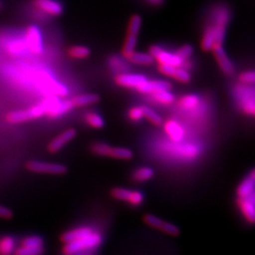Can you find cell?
Masks as SVG:
<instances>
[{"mask_svg": "<svg viewBox=\"0 0 255 255\" xmlns=\"http://www.w3.org/2000/svg\"><path fill=\"white\" fill-rule=\"evenodd\" d=\"M111 147L112 146L108 145V144H106V143H95L91 146V149L95 154L109 157Z\"/></svg>", "mask_w": 255, "mask_h": 255, "instance_id": "d590c367", "label": "cell"}, {"mask_svg": "<svg viewBox=\"0 0 255 255\" xmlns=\"http://www.w3.org/2000/svg\"><path fill=\"white\" fill-rule=\"evenodd\" d=\"M255 193L245 198H238V204L242 214L250 223H255Z\"/></svg>", "mask_w": 255, "mask_h": 255, "instance_id": "5bb4252c", "label": "cell"}, {"mask_svg": "<svg viewBox=\"0 0 255 255\" xmlns=\"http://www.w3.org/2000/svg\"><path fill=\"white\" fill-rule=\"evenodd\" d=\"M128 61H130L133 64L139 65H149L153 64L154 58L149 53H143V52H133L128 58Z\"/></svg>", "mask_w": 255, "mask_h": 255, "instance_id": "44dd1931", "label": "cell"}, {"mask_svg": "<svg viewBox=\"0 0 255 255\" xmlns=\"http://www.w3.org/2000/svg\"><path fill=\"white\" fill-rule=\"evenodd\" d=\"M143 201H144L143 193H141L140 191H132L128 203H130L132 206H139L143 203Z\"/></svg>", "mask_w": 255, "mask_h": 255, "instance_id": "60d3db41", "label": "cell"}, {"mask_svg": "<svg viewBox=\"0 0 255 255\" xmlns=\"http://www.w3.org/2000/svg\"><path fill=\"white\" fill-rule=\"evenodd\" d=\"M200 102H201V99H200L199 96H197V95H186V96L182 97L181 101L179 102V104H180V106L182 107V109L192 110L198 107Z\"/></svg>", "mask_w": 255, "mask_h": 255, "instance_id": "603a6c76", "label": "cell"}, {"mask_svg": "<svg viewBox=\"0 0 255 255\" xmlns=\"http://www.w3.org/2000/svg\"><path fill=\"white\" fill-rule=\"evenodd\" d=\"M45 247L29 248V247L17 246L13 255H44Z\"/></svg>", "mask_w": 255, "mask_h": 255, "instance_id": "f1b7e54d", "label": "cell"}, {"mask_svg": "<svg viewBox=\"0 0 255 255\" xmlns=\"http://www.w3.org/2000/svg\"><path fill=\"white\" fill-rule=\"evenodd\" d=\"M109 157L119 160H130L133 157L132 151L127 147L112 146Z\"/></svg>", "mask_w": 255, "mask_h": 255, "instance_id": "7402d4cb", "label": "cell"}, {"mask_svg": "<svg viewBox=\"0 0 255 255\" xmlns=\"http://www.w3.org/2000/svg\"><path fill=\"white\" fill-rule=\"evenodd\" d=\"M13 217L12 211L3 205H0V219H10Z\"/></svg>", "mask_w": 255, "mask_h": 255, "instance_id": "7bdbcfd3", "label": "cell"}, {"mask_svg": "<svg viewBox=\"0 0 255 255\" xmlns=\"http://www.w3.org/2000/svg\"><path fill=\"white\" fill-rule=\"evenodd\" d=\"M77 135V130L70 128L61 132L58 136L55 137L53 140H51L47 146V149L51 153H56L59 150H61L67 143H69L71 140Z\"/></svg>", "mask_w": 255, "mask_h": 255, "instance_id": "9c48e42d", "label": "cell"}, {"mask_svg": "<svg viewBox=\"0 0 255 255\" xmlns=\"http://www.w3.org/2000/svg\"><path fill=\"white\" fill-rule=\"evenodd\" d=\"M164 129H165L166 133L171 137V139L176 142L181 141L184 135V131H183L182 126L173 120L172 121L170 120L165 124Z\"/></svg>", "mask_w": 255, "mask_h": 255, "instance_id": "ffe728a7", "label": "cell"}, {"mask_svg": "<svg viewBox=\"0 0 255 255\" xmlns=\"http://www.w3.org/2000/svg\"><path fill=\"white\" fill-rule=\"evenodd\" d=\"M175 53L184 61L191 57L193 54V47L190 45H183L180 48H178V50Z\"/></svg>", "mask_w": 255, "mask_h": 255, "instance_id": "74e56055", "label": "cell"}, {"mask_svg": "<svg viewBox=\"0 0 255 255\" xmlns=\"http://www.w3.org/2000/svg\"><path fill=\"white\" fill-rule=\"evenodd\" d=\"M144 221L146 225H148L152 228L158 229L169 236L177 237L180 234V229L178 228L175 224L163 221L162 219L156 217L154 215L147 214L144 217Z\"/></svg>", "mask_w": 255, "mask_h": 255, "instance_id": "52a82bcc", "label": "cell"}, {"mask_svg": "<svg viewBox=\"0 0 255 255\" xmlns=\"http://www.w3.org/2000/svg\"><path fill=\"white\" fill-rule=\"evenodd\" d=\"M142 25V19L139 15H133L128 23V34L130 35H138L140 28Z\"/></svg>", "mask_w": 255, "mask_h": 255, "instance_id": "836d02e7", "label": "cell"}, {"mask_svg": "<svg viewBox=\"0 0 255 255\" xmlns=\"http://www.w3.org/2000/svg\"><path fill=\"white\" fill-rule=\"evenodd\" d=\"M255 81V74L254 71H245L240 74L239 76V82L243 84H254Z\"/></svg>", "mask_w": 255, "mask_h": 255, "instance_id": "ab89813d", "label": "cell"}, {"mask_svg": "<svg viewBox=\"0 0 255 255\" xmlns=\"http://www.w3.org/2000/svg\"><path fill=\"white\" fill-rule=\"evenodd\" d=\"M235 96L238 104L247 115H255V90L247 84L240 83L235 88Z\"/></svg>", "mask_w": 255, "mask_h": 255, "instance_id": "3957f363", "label": "cell"}, {"mask_svg": "<svg viewBox=\"0 0 255 255\" xmlns=\"http://www.w3.org/2000/svg\"><path fill=\"white\" fill-rule=\"evenodd\" d=\"M143 112H144V118H146L154 125H161L163 123L162 118L153 110L148 107H143Z\"/></svg>", "mask_w": 255, "mask_h": 255, "instance_id": "8d00e7d4", "label": "cell"}, {"mask_svg": "<svg viewBox=\"0 0 255 255\" xmlns=\"http://www.w3.org/2000/svg\"><path fill=\"white\" fill-rule=\"evenodd\" d=\"M151 97L154 101L164 105H169L175 101V96L169 91L157 92L151 94Z\"/></svg>", "mask_w": 255, "mask_h": 255, "instance_id": "484cf974", "label": "cell"}, {"mask_svg": "<svg viewBox=\"0 0 255 255\" xmlns=\"http://www.w3.org/2000/svg\"><path fill=\"white\" fill-rule=\"evenodd\" d=\"M85 121L89 126H91L94 128H101L105 125L103 119L97 113H88L85 116Z\"/></svg>", "mask_w": 255, "mask_h": 255, "instance_id": "4dcf8cb0", "label": "cell"}, {"mask_svg": "<svg viewBox=\"0 0 255 255\" xmlns=\"http://www.w3.org/2000/svg\"><path fill=\"white\" fill-rule=\"evenodd\" d=\"M214 51L215 58L219 64L220 69L222 70V72L228 76H232L235 73V66L233 63L231 62L230 58L228 57L227 53L225 52L224 48L222 45H215L212 49Z\"/></svg>", "mask_w": 255, "mask_h": 255, "instance_id": "30bf717a", "label": "cell"}, {"mask_svg": "<svg viewBox=\"0 0 255 255\" xmlns=\"http://www.w3.org/2000/svg\"><path fill=\"white\" fill-rule=\"evenodd\" d=\"M37 9L51 16H59L63 13L64 7L57 0H33Z\"/></svg>", "mask_w": 255, "mask_h": 255, "instance_id": "4fadbf2b", "label": "cell"}, {"mask_svg": "<svg viewBox=\"0 0 255 255\" xmlns=\"http://www.w3.org/2000/svg\"><path fill=\"white\" fill-rule=\"evenodd\" d=\"M154 176V171L151 167H140L136 169L133 173V180L138 182H146L150 179H152Z\"/></svg>", "mask_w": 255, "mask_h": 255, "instance_id": "cb8c5ba5", "label": "cell"}, {"mask_svg": "<svg viewBox=\"0 0 255 255\" xmlns=\"http://www.w3.org/2000/svg\"><path fill=\"white\" fill-rule=\"evenodd\" d=\"M149 54L154 58V60H156L159 64H167L175 67H181L183 63L182 58H180L176 53L164 50L161 46H151L149 48Z\"/></svg>", "mask_w": 255, "mask_h": 255, "instance_id": "8992f818", "label": "cell"}, {"mask_svg": "<svg viewBox=\"0 0 255 255\" xmlns=\"http://www.w3.org/2000/svg\"><path fill=\"white\" fill-rule=\"evenodd\" d=\"M102 242V237L98 233H92L87 237H82L70 243L64 244V254L65 255H73L82 251L91 250L100 246Z\"/></svg>", "mask_w": 255, "mask_h": 255, "instance_id": "7a4b0ae2", "label": "cell"}, {"mask_svg": "<svg viewBox=\"0 0 255 255\" xmlns=\"http://www.w3.org/2000/svg\"><path fill=\"white\" fill-rule=\"evenodd\" d=\"M9 54L11 55H21L23 54L25 51H27V47L25 40L22 41H15L13 42L10 46H9ZM28 51V50H27Z\"/></svg>", "mask_w": 255, "mask_h": 255, "instance_id": "e575fe53", "label": "cell"}, {"mask_svg": "<svg viewBox=\"0 0 255 255\" xmlns=\"http://www.w3.org/2000/svg\"><path fill=\"white\" fill-rule=\"evenodd\" d=\"M231 18V13L227 7H219L213 11V24L215 27L221 29H226L229 21Z\"/></svg>", "mask_w": 255, "mask_h": 255, "instance_id": "9a60e30c", "label": "cell"}, {"mask_svg": "<svg viewBox=\"0 0 255 255\" xmlns=\"http://www.w3.org/2000/svg\"><path fill=\"white\" fill-rule=\"evenodd\" d=\"M20 246L29 248H41L45 247L44 239L39 236H27L20 240Z\"/></svg>", "mask_w": 255, "mask_h": 255, "instance_id": "d4e9b609", "label": "cell"}, {"mask_svg": "<svg viewBox=\"0 0 255 255\" xmlns=\"http://www.w3.org/2000/svg\"><path fill=\"white\" fill-rule=\"evenodd\" d=\"M176 81L182 82V83H187L191 81V74L189 73L188 70L182 68V67H176L174 70L172 77Z\"/></svg>", "mask_w": 255, "mask_h": 255, "instance_id": "d6a6232c", "label": "cell"}, {"mask_svg": "<svg viewBox=\"0 0 255 255\" xmlns=\"http://www.w3.org/2000/svg\"><path fill=\"white\" fill-rule=\"evenodd\" d=\"M25 43L27 45V50L32 54L41 55L44 52L43 36L40 28L31 25L27 27L25 33Z\"/></svg>", "mask_w": 255, "mask_h": 255, "instance_id": "5b68a950", "label": "cell"}, {"mask_svg": "<svg viewBox=\"0 0 255 255\" xmlns=\"http://www.w3.org/2000/svg\"><path fill=\"white\" fill-rule=\"evenodd\" d=\"M171 84L166 81L162 80H153V81H146L136 88L137 91L142 94L151 95L157 92L169 91L171 89Z\"/></svg>", "mask_w": 255, "mask_h": 255, "instance_id": "8fae6325", "label": "cell"}, {"mask_svg": "<svg viewBox=\"0 0 255 255\" xmlns=\"http://www.w3.org/2000/svg\"><path fill=\"white\" fill-rule=\"evenodd\" d=\"M52 98H47L28 109L14 110L7 114L6 120L10 124H21L46 116Z\"/></svg>", "mask_w": 255, "mask_h": 255, "instance_id": "6da1fadb", "label": "cell"}, {"mask_svg": "<svg viewBox=\"0 0 255 255\" xmlns=\"http://www.w3.org/2000/svg\"><path fill=\"white\" fill-rule=\"evenodd\" d=\"M74 107H82L86 105H91L95 104L97 102L101 101V98L98 95L95 94H84V95H80L77 97H74L72 100H70Z\"/></svg>", "mask_w": 255, "mask_h": 255, "instance_id": "d6986e66", "label": "cell"}, {"mask_svg": "<svg viewBox=\"0 0 255 255\" xmlns=\"http://www.w3.org/2000/svg\"><path fill=\"white\" fill-rule=\"evenodd\" d=\"M93 233L92 229L89 227H80V228L73 229L70 230L66 233H64L61 237L62 242H64V244L66 243H70L76 240H79L82 237H87L89 235H91Z\"/></svg>", "mask_w": 255, "mask_h": 255, "instance_id": "e0dca14e", "label": "cell"}, {"mask_svg": "<svg viewBox=\"0 0 255 255\" xmlns=\"http://www.w3.org/2000/svg\"><path fill=\"white\" fill-rule=\"evenodd\" d=\"M148 1L151 2L152 4H155V5H158V4H160V3L163 2V0H148Z\"/></svg>", "mask_w": 255, "mask_h": 255, "instance_id": "ee69618b", "label": "cell"}, {"mask_svg": "<svg viewBox=\"0 0 255 255\" xmlns=\"http://www.w3.org/2000/svg\"><path fill=\"white\" fill-rule=\"evenodd\" d=\"M68 55L73 59H85L90 55V49L84 46H72L68 50Z\"/></svg>", "mask_w": 255, "mask_h": 255, "instance_id": "83f0119b", "label": "cell"}, {"mask_svg": "<svg viewBox=\"0 0 255 255\" xmlns=\"http://www.w3.org/2000/svg\"><path fill=\"white\" fill-rule=\"evenodd\" d=\"M2 8V2H1V0H0V9Z\"/></svg>", "mask_w": 255, "mask_h": 255, "instance_id": "f6af8a7d", "label": "cell"}, {"mask_svg": "<svg viewBox=\"0 0 255 255\" xmlns=\"http://www.w3.org/2000/svg\"><path fill=\"white\" fill-rule=\"evenodd\" d=\"M255 170H253L238 186V189H237L238 198H245L247 196L255 193Z\"/></svg>", "mask_w": 255, "mask_h": 255, "instance_id": "ac0fdd59", "label": "cell"}, {"mask_svg": "<svg viewBox=\"0 0 255 255\" xmlns=\"http://www.w3.org/2000/svg\"><path fill=\"white\" fill-rule=\"evenodd\" d=\"M73 107L71 101H62L56 97H52L46 116L49 119H58L67 114L69 111L73 109Z\"/></svg>", "mask_w": 255, "mask_h": 255, "instance_id": "ba28073f", "label": "cell"}, {"mask_svg": "<svg viewBox=\"0 0 255 255\" xmlns=\"http://www.w3.org/2000/svg\"><path fill=\"white\" fill-rule=\"evenodd\" d=\"M110 66L113 68L114 71L119 72V74L125 73L128 69V65L125 63L121 58L118 56H114L110 59Z\"/></svg>", "mask_w": 255, "mask_h": 255, "instance_id": "f546056e", "label": "cell"}, {"mask_svg": "<svg viewBox=\"0 0 255 255\" xmlns=\"http://www.w3.org/2000/svg\"><path fill=\"white\" fill-rule=\"evenodd\" d=\"M26 168L33 173L51 174V175H63L67 171V168L64 164L43 162L38 160H30L27 162Z\"/></svg>", "mask_w": 255, "mask_h": 255, "instance_id": "277c9868", "label": "cell"}, {"mask_svg": "<svg viewBox=\"0 0 255 255\" xmlns=\"http://www.w3.org/2000/svg\"><path fill=\"white\" fill-rule=\"evenodd\" d=\"M146 81V77L141 74L122 73L116 77V82L126 88H137Z\"/></svg>", "mask_w": 255, "mask_h": 255, "instance_id": "7c38bea8", "label": "cell"}, {"mask_svg": "<svg viewBox=\"0 0 255 255\" xmlns=\"http://www.w3.org/2000/svg\"><path fill=\"white\" fill-rule=\"evenodd\" d=\"M175 68L176 67L172 66V65L159 64V71L163 74V75H164V76H167V77H172Z\"/></svg>", "mask_w": 255, "mask_h": 255, "instance_id": "b9f144b4", "label": "cell"}, {"mask_svg": "<svg viewBox=\"0 0 255 255\" xmlns=\"http://www.w3.org/2000/svg\"><path fill=\"white\" fill-rule=\"evenodd\" d=\"M137 44V36L136 35H130L128 34L127 38L125 40L124 43V46L122 49V53L125 58H128L131 53L134 52L135 46Z\"/></svg>", "mask_w": 255, "mask_h": 255, "instance_id": "4316f807", "label": "cell"}, {"mask_svg": "<svg viewBox=\"0 0 255 255\" xmlns=\"http://www.w3.org/2000/svg\"><path fill=\"white\" fill-rule=\"evenodd\" d=\"M128 118L131 119L134 122H138L141 119L144 118V112H143V107L137 106L133 107L128 111Z\"/></svg>", "mask_w": 255, "mask_h": 255, "instance_id": "f35d334b", "label": "cell"}, {"mask_svg": "<svg viewBox=\"0 0 255 255\" xmlns=\"http://www.w3.org/2000/svg\"><path fill=\"white\" fill-rule=\"evenodd\" d=\"M18 246L17 239L10 235L0 237V255H13Z\"/></svg>", "mask_w": 255, "mask_h": 255, "instance_id": "2e32d148", "label": "cell"}, {"mask_svg": "<svg viewBox=\"0 0 255 255\" xmlns=\"http://www.w3.org/2000/svg\"><path fill=\"white\" fill-rule=\"evenodd\" d=\"M112 196L114 199L118 201H128L130 200L132 191L128 189V188H123V187H116L111 192Z\"/></svg>", "mask_w": 255, "mask_h": 255, "instance_id": "1f68e13d", "label": "cell"}]
</instances>
